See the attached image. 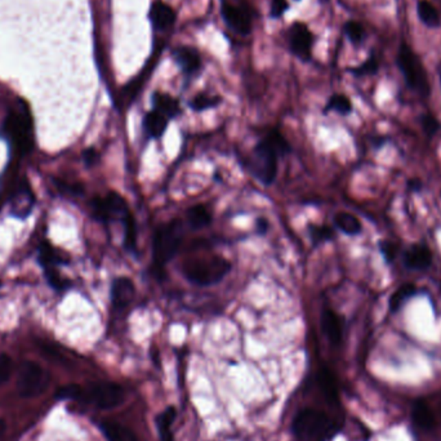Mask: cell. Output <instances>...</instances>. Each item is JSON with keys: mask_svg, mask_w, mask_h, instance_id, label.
I'll return each instance as SVG.
<instances>
[{"mask_svg": "<svg viewBox=\"0 0 441 441\" xmlns=\"http://www.w3.org/2000/svg\"><path fill=\"white\" fill-rule=\"evenodd\" d=\"M34 203H35V198L30 186L27 185V182H22L12 194L11 205H10L12 216L21 220L27 218L29 214L32 213Z\"/></svg>", "mask_w": 441, "mask_h": 441, "instance_id": "obj_14", "label": "cell"}, {"mask_svg": "<svg viewBox=\"0 0 441 441\" xmlns=\"http://www.w3.org/2000/svg\"><path fill=\"white\" fill-rule=\"evenodd\" d=\"M422 126L425 129L426 133H429L430 136L435 135L439 129V123L435 119V116L432 115H423L422 116Z\"/></svg>", "mask_w": 441, "mask_h": 441, "instance_id": "obj_39", "label": "cell"}, {"mask_svg": "<svg viewBox=\"0 0 441 441\" xmlns=\"http://www.w3.org/2000/svg\"><path fill=\"white\" fill-rule=\"evenodd\" d=\"M292 151V147L278 131L269 132L254 146L251 172L261 183L271 185L278 174V160Z\"/></svg>", "mask_w": 441, "mask_h": 441, "instance_id": "obj_1", "label": "cell"}, {"mask_svg": "<svg viewBox=\"0 0 441 441\" xmlns=\"http://www.w3.org/2000/svg\"><path fill=\"white\" fill-rule=\"evenodd\" d=\"M220 102H222V98H220V95L199 93V95H195L190 101L189 106L194 111L201 113V111H205V110H210V109H213V107L220 105Z\"/></svg>", "mask_w": 441, "mask_h": 441, "instance_id": "obj_30", "label": "cell"}, {"mask_svg": "<svg viewBox=\"0 0 441 441\" xmlns=\"http://www.w3.org/2000/svg\"><path fill=\"white\" fill-rule=\"evenodd\" d=\"M294 1H301V0H294Z\"/></svg>", "mask_w": 441, "mask_h": 441, "instance_id": "obj_46", "label": "cell"}, {"mask_svg": "<svg viewBox=\"0 0 441 441\" xmlns=\"http://www.w3.org/2000/svg\"><path fill=\"white\" fill-rule=\"evenodd\" d=\"M49 385V374L34 361H23L19 372L17 391L25 399L42 395Z\"/></svg>", "mask_w": 441, "mask_h": 441, "instance_id": "obj_7", "label": "cell"}, {"mask_svg": "<svg viewBox=\"0 0 441 441\" xmlns=\"http://www.w3.org/2000/svg\"><path fill=\"white\" fill-rule=\"evenodd\" d=\"M169 119L157 110H151L144 116L142 126L150 138H160L168 128Z\"/></svg>", "mask_w": 441, "mask_h": 441, "instance_id": "obj_20", "label": "cell"}, {"mask_svg": "<svg viewBox=\"0 0 441 441\" xmlns=\"http://www.w3.org/2000/svg\"><path fill=\"white\" fill-rule=\"evenodd\" d=\"M12 359L7 354H0V386H3L12 374Z\"/></svg>", "mask_w": 441, "mask_h": 441, "instance_id": "obj_37", "label": "cell"}, {"mask_svg": "<svg viewBox=\"0 0 441 441\" xmlns=\"http://www.w3.org/2000/svg\"><path fill=\"white\" fill-rule=\"evenodd\" d=\"M5 427H7V426H5V420L0 418V439H1V436L4 435V432H5Z\"/></svg>", "mask_w": 441, "mask_h": 441, "instance_id": "obj_44", "label": "cell"}, {"mask_svg": "<svg viewBox=\"0 0 441 441\" xmlns=\"http://www.w3.org/2000/svg\"><path fill=\"white\" fill-rule=\"evenodd\" d=\"M343 30H345V34H346V36L347 38H348V41L352 43V44L359 45V44H361V43H363V41H364L365 32H364L363 26H361V25H360L359 22H346V25H345Z\"/></svg>", "mask_w": 441, "mask_h": 441, "instance_id": "obj_34", "label": "cell"}, {"mask_svg": "<svg viewBox=\"0 0 441 441\" xmlns=\"http://www.w3.org/2000/svg\"><path fill=\"white\" fill-rule=\"evenodd\" d=\"M413 422L420 430L427 431L433 427L435 418L430 408L426 404L418 403L413 409Z\"/></svg>", "mask_w": 441, "mask_h": 441, "instance_id": "obj_29", "label": "cell"}, {"mask_svg": "<svg viewBox=\"0 0 441 441\" xmlns=\"http://www.w3.org/2000/svg\"><path fill=\"white\" fill-rule=\"evenodd\" d=\"M44 273H45L48 284L57 292H63V291H66V289H69L71 286V282L65 279L63 275L58 273L57 267L47 269V270H44Z\"/></svg>", "mask_w": 441, "mask_h": 441, "instance_id": "obj_33", "label": "cell"}, {"mask_svg": "<svg viewBox=\"0 0 441 441\" xmlns=\"http://www.w3.org/2000/svg\"><path fill=\"white\" fill-rule=\"evenodd\" d=\"M404 263L410 270H426L432 263V253L425 245H413L404 254Z\"/></svg>", "mask_w": 441, "mask_h": 441, "instance_id": "obj_17", "label": "cell"}, {"mask_svg": "<svg viewBox=\"0 0 441 441\" xmlns=\"http://www.w3.org/2000/svg\"><path fill=\"white\" fill-rule=\"evenodd\" d=\"M417 294V286L414 284L405 283L400 285L399 288L389 297V310L391 313H396L404 305L405 301H408L413 295Z\"/></svg>", "mask_w": 441, "mask_h": 441, "instance_id": "obj_26", "label": "cell"}, {"mask_svg": "<svg viewBox=\"0 0 441 441\" xmlns=\"http://www.w3.org/2000/svg\"><path fill=\"white\" fill-rule=\"evenodd\" d=\"M288 44L294 56L302 63H308L313 58L314 34L305 22H294L288 30Z\"/></svg>", "mask_w": 441, "mask_h": 441, "instance_id": "obj_11", "label": "cell"}, {"mask_svg": "<svg viewBox=\"0 0 441 441\" xmlns=\"http://www.w3.org/2000/svg\"><path fill=\"white\" fill-rule=\"evenodd\" d=\"M39 263L43 267V270L47 269H54L61 264H69V257L65 256L61 251L56 249L52 244L43 242L39 245Z\"/></svg>", "mask_w": 441, "mask_h": 441, "instance_id": "obj_19", "label": "cell"}, {"mask_svg": "<svg viewBox=\"0 0 441 441\" xmlns=\"http://www.w3.org/2000/svg\"><path fill=\"white\" fill-rule=\"evenodd\" d=\"M124 229V248L126 252L136 254L137 253V225L135 217L132 213H129L126 218L122 222Z\"/></svg>", "mask_w": 441, "mask_h": 441, "instance_id": "obj_28", "label": "cell"}, {"mask_svg": "<svg viewBox=\"0 0 441 441\" xmlns=\"http://www.w3.org/2000/svg\"><path fill=\"white\" fill-rule=\"evenodd\" d=\"M379 248H381V252L385 256V258L387 261H392L396 256V248L392 242H382L379 244Z\"/></svg>", "mask_w": 441, "mask_h": 441, "instance_id": "obj_41", "label": "cell"}, {"mask_svg": "<svg viewBox=\"0 0 441 441\" xmlns=\"http://www.w3.org/2000/svg\"><path fill=\"white\" fill-rule=\"evenodd\" d=\"M335 223H336L338 230H341L346 235H351V236L359 235L363 230L361 222L359 220V218L355 217L354 214H351V213H347V212L337 213L336 216H335Z\"/></svg>", "mask_w": 441, "mask_h": 441, "instance_id": "obj_22", "label": "cell"}, {"mask_svg": "<svg viewBox=\"0 0 441 441\" xmlns=\"http://www.w3.org/2000/svg\"><path fill=\"white\" fill-rule=\"evenodd\" d=\"M3 129L5 136L10 138L12 147L20 154H26L32 150V116L23 102H20L8 114Z\"/></svg>", "mask_w": 441, "mask_h": 441, "instance_id": "obj_5", "label": "cell"}, {"mask_svg": "<svg viewBox=\"0 0 441 441\" xmlns=\"http://www.w3.org/2000/svg\"><path fill=\"white\" fill-rule=\"evenodd\" d=\"M398 65L410 88L417 89L422 95H429V83L425 69L418 57L405 44L400 47Z\"/></svg>", "mask_w": 441, "mask_h": 441, "instance_id": "obj_9", "label": "cell"}, {"mask_svg": "<svg viewBox=\"0 0 441 441\" xmlns=\"http://www.w3.org/2000/svg\"><path fill=\"white\" fill-rule=\"evenodd\" d=\"M91 210L95 220L102 223H111L126 218L131 213L126 199L114 191H110L104 198H95L91 201Z\"/></svg>", "mask_w": 441, "mask_h": 441, "instance_id": "obj_10", "label": "cell"}, {"mask_svg": "<svg viewBox=\"0 0 441 441\" xmlns=\"http://www.w3.org/2000/svg\"><path fill=\"white\" fill-rule=\"evenodd\" d=\"M220 17L226 26L238 35L247 36L252 32L253 10L247 1L220 0Z\"/></svg>", "mask_w": 441, "mask_h": 441, "instance_id": "obj_8", "label": "cell"}, {"mask_svg": "<svg viewBox=\"0 0 441 441\" xmlns=\"http://www.w3.org/2000/svg\"><path fill=\"white\" fill-rule=\"evenodd\" d=\"M317 381L326 399L330 403H336L338 400V389H337L336 379L333 373L328 368H321L317 376Z\"/></svg>", "mask_w": 441, "mask_h": 441, "instance_id": "obj_25", "label": "cell"}, {"mask_svg": "<svg viewBox=\"0 0 441 441\" xmlns=\"http://www.w3.org/2000/svg\"><path fill=\"white\" fill-rule=\"evenodd\" d=\"M107 441H138L135 433L124 426L111 420H102L98 423Z\"/></svg>", "mask_w": 441, "mask_h": 441, "instance_id": "obj_21", "label": "cell"}, {"mask_svg": "<svg viewBox=\"0 0 441 441\" xmlns=\"http://www.w3.org/2000/svg\"><path fill=\"white\" fill-rule=\"evenodd\" d=\"M417 12L420 16V21L429 27H438L440 26V16L436 8L427 0H420L417 4Z\"/></svg>", "mask_w": 441, "mask_h": 441, "instance_id": "obj_27", "label": "cell"}, {"mask_svg": "<svg viewBox=\"0 0 441 441\" xmlns=\"http://www.w3.org/2000/svg\"><path fill=\"white\" fill-rule=\"evenodd\" d=\"M177 20L176 11L161 0H155L148 11V21L155 32H168Z\"/></svg>", "mask_w": 441, "mask_h": 441, "instance_id": "obj_13", "label": "cell"}, {"mask_svg": "<svg viewBox=\"0 0 441 441\" xmlns=\"http://www.w3.org/2000/svg\"><path fill=\"white\" fill-rule=\"evenodd\" d=\"M269 230V222L264 218H258L257 220V231L260 234H266Z\"/></svg>", "mask_w": 441, "mask_h": 441, "instance_id": "obj_43", "label": "cell"}, {"mask_svg": "<svg viewBox=\"0 0 441 441\" xmlns=\"http://www.w3.org/2000/svg\"><path fill=\"white\" fill-rule=\"evenodd\" d=\"M336 111L341 115H348L352 111V104L345 95H333L326 104L324 113Z\"/></svg>", "mask_w": 441, "mask_h": 441, "instance_id": "obj_31", "label": "cell"}, {"mask_svg": "<svg viewBox=\"0 0 441 441\" xmlns=\"http://www.w3.org/2000/svg\"><path fill=\"white\" fill-rule=\"evenodd\" d=\"M83 160H84V163L88 167H93L98 163L100 155H98V152L95 151L93 147H91V148H87L83 152Z\"/></svg>", "mask_w": 441, "mask_h": 441, "instance_id": "obj_42", "label": "cell"}, {"mask_svg": "<svg viewBox=\"0 0 441 441\" xmlns=\"http://www.w3.org/2000/svg\"><path fill=\"white\" fill-rule=\"evenodd\" d=\"M230 270L231 262L217 254L186 260L181 267L185 279L198 286H210L220 283Z\"/></svg>", "mask_w": 441, "mask_h": 441, "instance_id": "obj_2", "label": "cell"}, {"mask_svg": "<svg viewBox=\"0 0 441 441\" xmlns=\"http://www.w3.org/2000/svg\"><path fill=\"white\" fill-rule=\"evenodd\" d=\"M308 235L311 238V242L314 245L321 244V242L332 240L335 236V231L329 226H317V225H308Z\"/></svg>", "mask_w": 441, "mask_h": 441, "instance_id": "obj_32", "label": "cell"}, {"mask_svg": "<svg viewBox=\"0 0 441 441\" xmlns=\"http://www.w3.org/2000/svg\"><path fill=\"white\" fill-rule=\"evenodd\" d=\"M56 183V188L63 192L65 195L67 196H71V198H78V196H82L84 194V188L83 185L80 183H70V182H65V181H54Z\"/></svg>", "mask_w": 441, "mask_h": 441, "instance_id": "obj_35", "label": "cell"}, {"mask_svg": "<svg viewBox=\"0 0 441 441\" xmlns=\"http://www.w3.org/2000/svg\"><path fill=\"white\" fill-rule=\"evenodd\" d=\"M293 433L301 440L324 441L336 433V423L320 410L306 408L294 417Z\"/></svg>", "mask_w": 441, "mask_h": 441, "instance_id": "obj_4", "label": "cell"}, {"mask_svg": "<svg viewBox=\"0 0 441 441\" xmlns=\"http://www.w3.org/2000/svg\"><path fill=\"white\" fill-rule=\"evenodd\" d=\"M136 288L132 279L126 276L116 278L111 284V304L115 310H124L133 301Z\"/></svg>", "mask_w": 441, "mask_h": 441, "instance_id": "obj_15", "label": "cell"}, {"mask_svg": "<svg viewBox=\"0 0 441 441\" xmlns=\"http://www.w3.org/2000/svg\"><path fill=\"white\" fill-rule=\"evenodd\" d=\"M289 10V3L288 0H271V7H270V17L273 20L282 19L285 12Z\"/></svg>", "mask_w": 441, "mask_h": 441, "instance_id": "obj_38", "label": "cell"}, {"mask_svg": "<svg viewBox=\"0 0 441 441\" xmlns=\"http://www.w3.org/2000/svg\"><path fill=\"white\" fill-rule=\"evenodd\" d=\"M188 220L189 225L194 230H200L212 223V214L205 205L196 204L188 210Z\"/></svg>", "mask_w": 441, "mask_h": 441, "instance_id": "obj_24", "label": "cell"}, {"mask_svg": "<svg viewBox=\"0 0 441 441\" xmlns=\"http://www.w3.org/2000/svg\"><path fill=\"white\" fill-rule=\"evenodd\" d=\"M320 326H321V330L326 335L328 341L338 346L342 342V337H343V329H342V321L341 317L337 315L333 310L330 308H324L321 316H320Z\"/></svg>", "mask_w": 441, "mask_h": 441, "instance_id": "obj_16", "label": "cell"}, {"mask_svg": "<svg viewBox=\"0 0 441 441\" xmlns=\"http://www.w3.org/2000/svg\"><path fill=\"white\" fill-rule=\"evenodd\" d=\"M182 240L183 225L179 220H170L157 229L152 240V262L159 278L164 273V267L179 253Z\"/></svg>", "mask_w": 441, "mask_h": 441, "instance_id": "obj_3", "label": "cell"}, {"mask_svg": "<svg viewBox=\"0 0 441 441\" xmlns=\"http://www.w3.org/2000/svg\"><path fill=\"white\" fill-rule=\"evenodd\" d=\"M376 70H377V63L372 58V60H368L367 63H363L360 67L354 69L352 73L355 75H365V74L376 73Z\"/></svg>", "mask_w": 441, "mask_h": 441, "instance_id": "obj_40", "label": "cell"}, {"mask_svg": "<svg viewBox=\"0 0 441 441\" xmlns=\"http://www.w3.org/2000/svg\"><path fill=\"white\" fill-rule=\"evenodd\" d=\"M439 78H440V83H441V65H440V67H439Z\"/></svg>", "mask_w": 441, "mask_h": 441, "instance_id": "obj_45", "label": "cell"}, {"mask_svg": "<svg viewBox=\"0 0 441 441\" xmlns=\"http://www.w3.org/2000/svg\"><path fill=\"white\" fill-rule=\"evenodd\" d=\"M176 420V409L169 407L158 416L157 425H158L159 438L160 441H173V422Z\"/></svg>", "mask_w": 441, "mask_h": 441, "instance_id": "obj_23", "label": "cell"}, {"mask_svg": "<svg viewBox=\"0 0 441 441\" xmlns=\"http://www.w3.org/2000/svg\"><path fill=\"white\" fill-rule=\"evenodd\" d=\"M83 387L79 385H67L57 389L56 398L61 400H79L82 395Z\"/></svg>", "mask_w": 441, "mask_h": 441, "instance_id": "obj_36", "label": "cell"}, {"mask_svg": "<svg viewBox=\"0 0 441 441\" xmlns=\"http://www.w3.org/2000/svg\"><path fill=\"white\" fill-rule=\"evenodd\" d=\"M124 400V389L113 382L95 383L83 387L79 401L89 404L97 409L110 410L119 407Z\"/></svg>", "mask_w": 441, "mask_h": 441, "instance_id": "obj_6", "label": "cell"}, {"mask_svg": "<svg viewBox=\"0 0 441 441\" xmlns=\"http://www.w3.org/2000/svg\"><path fill=\"white\" fill-rule=\"evenodd\" d=\"M172 57L183 76H186L188 79H192L199 75L203 63L198 49L189 45H181L172 51Z\"/></svg>", "mask_w": 441, "mask_h": 441, "instance_id": "obj_12", "label": "cell"}, {"mask_svg": "<svg viewBox=\"0 0 441 441\" xmlns=\"http://www.w3.org/2000/svg\"><path fill=\"white\" fill-rule=\"evenodd\" d=\"M151 104H152V110H157L160 114L167 116L169 120L181 114L179 100L168 93L154 92L151 95Z\"/></svg>", "mask_w": 441, "mask_h": 441, "instance_id": "obj_18", "label": "cell"}]
</instances>
